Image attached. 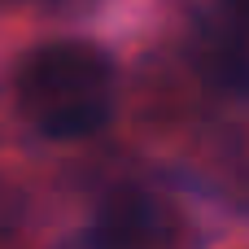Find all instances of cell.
<instances>
[{"label": "cell", "instance_id": "6da1fadb", "mask_svg": "<svg viewBox=\"0 0 249 249\" xmlns=\"http://www.w3.org/2000/svg\"><path fill=\"white\" fill-rule=\"evenodd\" d=\"M13 96L31 127L53 140H79L114 114V61L88 39H53L13 70Z\"/></svg>", "mask_w": 249, "mask_h": 249}, {"label": "cell", "instance_id": "7a4b0ae2", "mask_svg": "<svg viewBox=\"0 0 249 249\" xmlns=\"http://www.w3.org/2000/svg\"><path fill=\"white\" fill-rule=\"evenodd\" d=\"M184 219L179 210L144 188H118L101 201L96 214V249H179Z\"/></svg>", "mask_w": 249, "mask_h": 249}, {"label": "cell", "instance_id": "3957f363", "mask_svg": "<svg viewBox=\"0 0 249 249\" xmlns=\"http://www.w3.org/2000/svg\"><path fill=\"white\" fill-rule=\"evenodd\" d=\"M201 18L214 22V31H241L249 26V0H197Z\"/></svg>", "mask_w": 249, "mask_h": 249}]
</instances>
